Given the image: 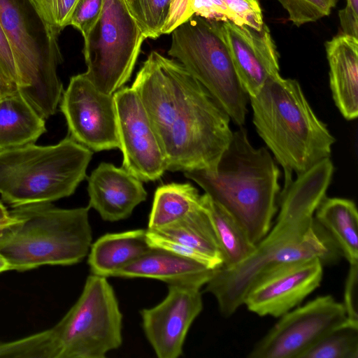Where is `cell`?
Segmentation results:
<instances>
[{"instance_id": "34", "label": "cell", "mask_w": 358, "mask_h": 358, "mask_svg": "<svg viewBox=\"0 0 358 358\" xmlns=\"http://www.w3.org/2000/svg\"><path fill=\"white\" fill-rule=\"evenodd\" d=\"M0 70L3 76L18 89L19 74L9 42L0 24Z\"/></svg>"}, {"instance_id": "10", "label": "cell", "mask_w": 358, "mask_h": 358, "mask_svg": "<svg viewBox=\"0 0 358 358\" xmlns=\"http://www.w3.org/2000/svg\"><path fill=\"white\" fill-rule=\"evenodd\" d=\"M84 38L85 77L113 94L129 80L145 39L124 0H103L101 15Z\"/></svg>"}, {"instance_id": "26", "label": "cell", "mask_w": 358, "mask_h": 358, "mask_svg": "<svg viewBox=\"0 0 358 358\" xmlns=\"http://www.w3.org/2000/svg\"><path fill=\"white\" fill-rule=\"evenodd\" d=\"M300 358H358V324L348 320L335 327Z\"/></svg>"}, {"instance_id": "18", "label": "cell", "mask_w": 358, "mask_h": 358, "mask_svg": "<svg viewBox=\"0 0 358 358\" xmlns=\"http://www.w3.org/2000/svg\"><path fill=\"white\" fill-rule=\"evenodd\" d=\"M333 100L343 117L358 115V38L338 34L324 44Z\"/></svg>"}, {"instance_id": "20", "label": "cell", "mask_w": 358, "mask_h": 358, "mask_svg": "<svg viewBox=\"0 0 358 358\" xmlns=\"http://www.w3.org/2000/svg\"><path fill=\"white\" fill-rule=\"evenodd\" d=\"M152 249L147 229L106 234L92 243L87 262L92 274L115 277L120 269Z\"/></svg>"}, {"instance_id": "16", "label": "cell", "mask_w": 358, "mask_h": 358, "mask_svg": "<svg viewBox=\"0 0 358 358\" xmlns=\"http://www.w3.org/2000/svg\"><path fill=\"white\" fill-rule=\"evenodd\" d=\"M239 81L248 97L256 95L267 80L280 75L278 53L268 27L220 21Z\"/></svg>"}, {"instance_id": "40", "label": "cell", "mask_w": 358, "mask_h": 358, "mask_svg": "<svg viewBox=\"0 0 358 358\" xmlns=\"http://www.w3.org/2000/svg\"><path fill=\"white\" fill-rule=\"evenodd\" d=\"M124 1H125L127 5V7H128L129 11H131V8L133 7V5L134 3L135 0H124Z\"/></svg>"}, {"instance_id": "27", "label": "cell", "mask_w": 358, "mask_h": 358, "mask_svg": "<svg viewBox=\"0 0 358 358\" xmlns=\"http://www.w3.org/2000/svg\"><path fill=\"white\" fill-rule=\"evenodd\" d=\"M0 357L59 358L52 329L14 341H0Z\"/></svg>"}, {"instance_id": "14", "label": "cell", "mask_w": 358, "mask_h": 358, "mask_svg": "<svg viewBox=\"0 0 358 358\" xmlns=\"http://www.w3.org/2000/svg\"><path fill=\"white\" fill-rule=\"evenodd\" d=\"M200 289L168 285L163 301L141 310L144 334L159 358H178L182 355L188 331L203 309Z\"/></svg>"}, {"instance_id": "37", "label": "cell", "mask_w": 358, "mask_h": 358, "mask_svg": "<svg viewBox=\"0 0 358 358\" xmlns=\"http://www.w3.org/2000/svg\"><path fill=\"white\" fill-rule=\"evenodd\" d=\"M13 217L10 214V211L7 210L6 207L0 201V224L12 220Z\"/></svg>"}, {"instance_id": "24", "label": "cell", "mask_w": 358, "mask_h": 358, "mask_svg": "<svg viewBox=\"0 0 358 358\" xmlns=\"http://www.w3.org/2000/svg\"><path fill=\"white\" fill-rule=\"evenodd\" d=\"M203 206V194H199L190 183L161 185L155 192L148 229L157 230L170 225Z\"/></svg>"}, {"instance_id": "25", "label": "cell", "mask_w": 358, "mask_h": 358, "mask_svg": "<svg viewBox=\"0 0 358 358\" xmlns=\"http://www.w3.org/2000/svg\"><path fill=\"white\" fill-rule=\"evenodd\" d=\"M205 201L208 209L220 252L223 268L234 267L248 259L254 252L255 245L235 219L206 194Z\"/></svg>"}, {"instance_id": "7", "label": "cell", "mask_w": 358, "mask_h": 358, "mask_svg": "<svg viewBox=\"0 0 358 358\" xmlns=\"http://www.w3.org/2000/svg\"><path fill=\"white\" fill-rule=\"evenodd\" d=\"M0 24L17 69L19 92L44 120L55 115L64 92L62 56L31 0H0Z\"/></svg>"}, {"instance_id": "6", "label": "cell", "mask_w": 358, "mask_h": 358, "mask_svg": "<svg viewBox=\"0 0 358 358\" xmlns=\"http://www.w3.org/2000/svg\"><path fill=\"white\" fill-rule=\"evenodd\" d=\"M93 152L69 135L52 145L0 151V195L12 208L72 195L87 177Z\"/></svg>"}, {"instance_id": "31", "label": "cell", "mask_w": 358, "mask_h": 358, "mask_svg": "<svg viewBox=\"0 0 358 358\" xmlns=\"http://www.w3.org/2000/svg\"><path fill=\"white\" fill-rule=\"evenodd\" d=\"M103 6V0H78L69 25L76 28L85 37L99 18Z\"/></svg>"}, {"instance_id": "36", "label": "cell", "mask_w": 358, "mask_h": 358, "mask_svg": "<svg viewBox=\"0 0 358 358\" xmlns=\"http://www.w3.org/2000/svg\"><path fill=\"white\" fill-rule=\"evenodd\" d=\"M17 91V87L6 78L0 70V99Z\"/></svg>"}, {"instance_id": "29", "label": "cell", "mask_w": 358, "mask_h": 358, "mask_svg": "<svg viewBox=\"0 0 358 358\" xmlns=\"http://www.w3.org/2000/svg\"><path fill=\"white\" fill-rule=\"evenodd\" d=\"M338 0H278L287 11L292 22L300 27L331 13Z\"/></svg>"}, {"instance_id": "28", "label": "cell", "mask_w": 358, "mask_h": 358, "mask_svg": "<svg viewBox=\"0 0 358 358\" xmlns=\"http://www.w3.org/2000/svg\"><path fill=\"white\" fill-rule=\"evenodd\" d=\"M174 0H135L130 11L145 38L162 35Z\"/></svg>"}, {"instance_id": "22", "label": "cell", "mask_w": 358, "mask_h": 358, "mask_svg": "<svg viewBox=\"0 0 358 358\" xmlns=\"http://www.w3.org/2000/svg\"><path fill=\"white\" fill-rule=\"evenodd\" d=\"M315 219L349 264L358 263V213L355 203L348 199L326 196L315 210Z\"/></svg>"}, {"instance_id": "8", "label": "cell", "mask_w": 358, "mask_h": 358, "mask_svg": "<svg viewBox=\"0 0 358 358\" xmlns=\"http://www.w3.org/2000/svg\"><path fill=\"white\" fill-rule=\"evenodd\" d=\"M169 56L176 58L242 127L249 97L236 74L220 21L194 15L172 31Z\"/></svg>"}, {"instance_id": "23", "label": "cell", "mask_w": 358, "mask_h": 358, "mask_svg": "<svg viewBox=\"0 0 358 358\" xmlns=\"http://www.w3.org/2000/svg\"><path fill=\"white\" fill-rule=\"evenodd\" d=\"M204 206L186 217L157 230L204 257L213 269L222 265V257L203 194Z\"/></svg>"}, {"instance_id": "15", "label": "cell", "mask_w": 358, "mask_h": 358, "mask_svg": "<svg viewBox=\"0 0 358 358\" xmlns=\"http://www.w3.org/2000/svg\"><path fill=\"white\" fill-rule=\"evenodd\" d=\"M323 265L315 258L283 266L256 282L247 292L243 305L259 316L280 317L320 287Z\"/></svg>"}, {"instance_id": "1", "label": "cell", "mask_w": 358, "mask_h": 358, "mask_svg": "<svg viewBox=\"0 0 358 358\" xmlns=\"http://www.w3.org/2000/svg\"><path fill=\"white\" fill-rule=\"evenodd\" d=\"M131 87L145 108L167 171L215 167L232 139L231 119L179 62L152 51Z\"/></svg>"}, {"instance_id": "3", "label": "cell", "mask_w": 358, "mask_h": 358, "mask_svg": "<svg viewBox=\"0 0 358 358\" xmlns=\"http://www.w3.org/2000/svg\"><path fill=\"white\" fill-rule=\"evenodd\" d=\"M225 209L256 245L278 210L280 171L266 147L255 148L242 126L212 170L184 172Z\"/></svg>"}, {"instance_id": "35", "label": "cell", "mask_w": 358, "mask_h": 358, "mask_svg": "<svg viewBox=\"0 0 358 358\" xmlns=\"http://www.w3.org/2000/svg\"><path fill=\"white\" fill-rule=\"evenodd\" d=\"M338 17L345 20H358V0H347L346 6L340 10Z\"/></svg>"}, {"instance_id": "17", "label": "cell", "mask_w": 358, "mask_h": 358, "mask_svg": "<svg viewBox=\"0 0 358 358\" xmlns=\"http://www.w3.org/2000/svg\"><path fill=\"white\" fill-rule=\"evenodd\" d=\"M87 182L88 206L108 222L128 218L148 195L142 181L110 163L99 164L87 178Z\"/></svg>"}, {"instance_id": "38", "label": "cell", "mask_w": 358, "mask_h": 358, "mask_svg": "<svg viewBox=\"0 0 358 358\" xmlns=\"http://www.w3.org/2000/svg\"><path fill=\"white\" fill-rule=\"evenodd\" d=\"M10 266L7 262V260L3 257L1 254H0V273L10 271Z\"/></svg>"}, {"instance_id": "39", "label": "cell", "mask_w": 358, "mask_h": 358, "mask_svg": "<svg viewBox=\"0 0 358 358\" xmlns=\"http://www.w3.org/2000/svg\"><path fill=\"white\" fill-rule=\"evenodd\" d=\"M16 221H17V219L13 217V219L12 220L1 223L0 224V236L1 235V234L3 233V231H4V229L6 228H7L10 225L13 224V223H15Z\"/></svg>"}, {"instance_id": "13", "label": "cell", "mask_w": 358, "mask_h": 358, "mask_svg": "<svg viewBox=\"0 0 358 358\" xmlns=\"http://www.w3.org/2000/svg\"><path fill=\"white\" fill-rule=\"evenodd\" d=\"M113 98L122 167L143 182L159 179L167 164L138 95L131 87H122Z\"/></svg>"}, {"instance_id": "9", "label": "cell", "mask_w": 358, "mask_h": 358, "mask_svg": "<svg viewBox=\"0 0 358 358\" xmlns=\"http://www.w3.org/2000/svg\"><path fill=\"white\" fill-rule=\"evenodd\" d=\"M59 358H105L122 343V314L107 278L92 274L75 304L51 328Z\"/></svg>"}, {"instance_id": "32", "label": "cell", "mask_w": 358, "mask_h": 358, "mask_svg": "<svg viewBox=\"0 0 358 358\" xmlns=\"http://www.w3.org/2000/svg\"><path fill=\"white\" fill-rule=\"evenodd\" d=\"M228 9L245 24L260 30L265 24L258 0H222Z\"/></svg>"}, {"instance_id": "30", "label": "cell", "mask_w": 358, "mask_h": 358, "mask_svg": "<svg viewBox=\"0 0 358 358\" xmlns=\"http://www.w3.org/2000/svg\"><path fill=\"white\" fill-rule=\"evenodd\" d=\"M52 35L58 38L78 0H31Z\"/></svg>"}, {"instance_id": "2", "label": "cell", "mask_w": 358, "mask_h": 358, "mask_svg": "<svg viewBox=\"0 0 358 358\" xmlns=\"http://www.w3.org/2000/svg\"><path fill=\"white\" fill-rule=\"evenodd\" d=\"M334 171L328 158L296 176L287 189L280 190L279 212L274 224L255 245L251 256L234 267L220 266L213 270L205 291L215 297L224 317L232 315L243 306L248 290L268 273L310 259H319L323 264L331 263L341 255L315 219Z\"/></svg>"}, {"instance_id": "21", "label": "cell", "mask_w": 358, "mask_h": 358, "mask_svg": "<svg viewBox=\"0 0 358 358\" xmlns=\"http://www.w3.org/2000/svg\"><path fill=\"white\" fill-rule=\"evenodd\" d=\"M45 131V120L19 91L0 99V151L35 143Z\"/></svg>"}, {"instance_id": "5", "label": "cell", "mask_w": 358, "mask_h": 358, "mask_svg": "<svg viewBox=\"0 0 358 358\" xmlns=\"http://www.w3.org/2000/svg\"><path fill=\"white\" fill-rule=\"evenodd\" d=\"M90 208H61L52 202L13 208L17 221L0 236V254L10 270L20 272L82 262L92 243Z\"/></svg>"}, {"instance_id": "19", "label": "cell", "mask_w": 358, "mask_h": 358, "mask_svg": "<svg viewBox=\"0 0 358 358\" xmlns=\"http://www.w3.org/2000/svg\"><path fill=\"white\" fill-rule=\"evenodd\" d=\"M213 270L193 259L153 248L120 269L115 277L152 278L168 285L201 288L211 278Z\"/></svg>"}, {"instance_id": "11", "label": "cell", "mask_w": 358, "mask_h": 358, "mask_svg": "<svg viewBox=\"0 0 358 358\" xmlns=\"http://www.w3.org/2000/svg\"><path fill=\"white\" fill-rule=\"evenodd\" d=\"M348 321L342 303L317 296L281 317L248 355L250 358H300L335 327Z\"/></svg>"}, {"instance_id": "4", "label": "cell", "mask_w": 358, "mask_h": 358, "mask_svg": "<svg viewBox=\"0 0 358 358\" xmlns=\"http://www.w3.org/2000/svg\"><path fill=\"white\" fill-rule=\"evenodd\" d=\"M249 100L257 132L284 171L282 190L292 184L294 174L330 158L336 139L296 80L271 77Z\"/></svg>"}, {"instance_id": "33", "label": "cell", "mask_w": 358, "mask_h": 358, "mask_svg": "<svg viewBox=\"0 0 358 358\" xmlns=\"http://www.w3.org/2000/svg\"><path fill=\"white\" fill-rule=\"evenodd\" d=\"M342 303L348 320L358 324V263L350 264Z\"/></svg>"}, {"instance_id": "12", "label": "cell", "mask_w": 358, "mask_h": 358, "mask_svg": "<svg viewBox=\"0 0 358 358\" xmlns=\"http://www.w3.org/2000/svg\"><path fill=\"white\" fill-rule=\"evenodd\" d=\"M59 106L76 141L94 152L119 148L113 94L99 91L84 73L71 78Z\"/></svg>"}]
</instances>
